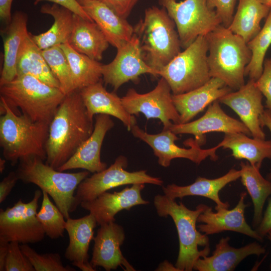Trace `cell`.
I'll list each match as a JSON object with an SVG mask.
<instances>
[{"mask_svg": "<svg viewBox=\"0 0 271 271\" xmlns=\"http://www.w3.org/2000/svg\"><path fill=\"white\" fill-rule=\"evenodd\" d=\"M255 82L249 79L238 90L226 94L218 101L235 112L253 138L265 140V134L259 121V117L264 110L262 104L263 95L256 86Z\"/></svg>", "mask_w": 271, "mask_h": 271, "instance_id": "cell-18", "label": "cell"}, {"mask_svg": "<svg viewBox=\"0 0 271 271\" xmlns=\"http://www.w3.org/2000/svg\"><path fill=\"white\" fill-rule=\"evenodd\" d=\"M127 165V158L121 155L108 168L84 179L77 187L74 196V211L82 202L93 200L117 187L137 183L163 185L164 182L160 178L148 175L146 170L126 171Z\"/></svg>", "mask_w": 271, "mask_h": 271, "instance_id": "cell-10", "label": "cell"}, {"mask_svg": "<svg viewBox=\"0 0 271 271\" xmlns=\"http://www.w3.org/2000/svg\"><path fill=\"white\" fill-rule=\"evenodd\" d=\"M169 129L176 134H193L195 137V142L200 147L205 144V135L208 132H237L251 136L248 128L242 121L224 112L218 100L210 104L205 114L200 118L185 123H173Z\"/></svg>", "mask_w": 271, "mask_h": 271, "instance_id": "cell-16", "label": "cell"}, {"mask_svg": "<svg viewBox=\"0 0 271 271\" xmlns=\"http://www.w3.org/2000/svg\"><path fill=\"white\" fill-rule=\"evenodd\" d=\"M269 230H271V198L268 201L264 215L256 230L262 238L266 235Z\"/></svg>", "mask_w": 271, "mask_h": 271, "instance_id": "cell-45", "label": "cell"}, {"mask_svg": "<svg viewBox=\"0 0 271 271\" xmlns=\"http://www.w3.org/2000/svg\"><path fill=\"white\" fill-rule=\"evenodd\" d=\"M111 8L119 16L126 19L139 0H98Z\"/></svg>", "mask_w": 271, "mask_h": 271, "instance_id": "cell-42", "label": "cell"}, {"mask_svg": "<svg viewBox=\"0 0 271 271\" xmlns=\"http://www.w3.org/2000/svg\"><path fill=\"white\" fill-rule=\"evenodd\" d=\"M0 113V146L5 159L12 166L30 156L46 161L49 124L17 113L1 96Z\"/></svg>", "mask_w": 271, "mask_h": 271, "instance_id": "cell-2", "label": "cell"}, {"mask_svg": "<svg viewBox=\"0 0 271 271\" xmlns=\"http://www.w3.org/2000/svg\"><path fill=\"white\" fill-rule=\"evenodd\" d=\"M42 202L37 218L49 238L63 237L66 223L65 217L57 206L52 202L47 192L42 191Z\"/></svg>", "mask_w": 271, "mask_h": 271, "instance_id": "cell-37", "label": "cell"}, {"mask_svg": "<svg viewBox=\"0 0 271 271\" xmlns=\"http://www.w3.org/2000/svg\"><path fill=\"white\" fill-rule=\"evenodd\" d=\"M60 46L69 62L76 90L101 80L102 64L78 52L68 42Z\"/></svg>", "mask_w": 271, "mask_h": 271, "instance_id": "cell-34", "label": "cell"}, {"mask_svg": "<svg viewBox=\"0 0 271 271\" xmlns=\"http://www.w3.org/2000/svg\"><path fill=\"white\" fill-rule=\"evenodd\" d=\"M205 36L211 77L220 79L232 90H238L245 84V69L252 56L247 43L222 24Z\"/></svg>", "mask_w": 271, "mask_h": 271, "instance_id": "cell-4", "label": "cell"}, {"mask_svg": "<svg viewBox=\"0 0 271 271\" xmlns=\"http://www.w3.org/2000/svg\"><path fill=\"white\" fill-rule=\"evenodd\" d=\"M145 187V184L137 183L120 191H106L93 200L82 202L80 205L94 216L99 226L115 222V216L119 211L149 204L141 195V191Z\"/></svg>", "mask_w": 271, "mask_h": 271, "instance_id": "cell-17", "label": "cell"}, {"mask_svg": "<svg viewBox=\"0 0 271 271\" xmlns=\"http://www.w3.org/2000/svg\"><path fill=\"white\" fill-rule=\"evenodd\" d=\"M42 53L63 92L67 95L76 90L69 62L60 46L43 50Z\"/></svg>", "mask_w": 271, "mask_h": 271, "instance_id": "cell-36", "label": "cell"}, {"mask_svg": "<svg viewBox=\"0 0 271 271\" xmlns=\"http://www.w3.org/2000/svg\"><path fill=\"white\" fill-rule=\"evenodd\" d=\"M75 50L100 61L109 42L97 25L74 14L72 32L68 41Z\"/></svg>", "mask_w": 271, "mask_h": 271, "instance_id": "cell-28", "label": "cell"}, {"mask_svg": "<svg viewBox=\"0 0 271 271\" xmlns=\"http://www.w3.org/2000/svg\"><path fill=\"white\" fill-rule=\"evenodd\" d=\"M131 132L133 136L148 144L153 149L154 155L158 158V163L164 167L170 165L171 161L176 158L187 159L197 165H199L207 158L216 161L218 157L217 145L209 149H202L192 139L187 140L185 145L190 148L185 149L177 146L175 142L179 140L177 134L170 129H163L158 134H150L140 128L137 124Z\"/></svg>", "mask_w": 271, "mask_h": 271, "instance_id": "cell-13", "label": "cell"}, {"mask_svg": "<svg viewBox=\"0 0 271 271\" xmlns=\"http://www.w3.org/2000/svg\"><path fill=\"white\" fill-rule=\"evenodd\" d=\"M13 0H0V18L2 22L8 24L11 19V7Z\"/></svg>", "mask_w": 271, "mask_h": 271, "instance_id": "cell-46", "label": "cell"}, {"mask_svg": "<svg viewBox=\"0 0 271 271\" xmlns=\"http://www.w3.org/2000/svg\"><path fill=\"white\" fill-rule=\"evenodd\" d=\"M97 225L91 213L78 219H66L65 230L69 236V244L64 256L72 264L83 271H94L89 261L88 250L94 238V229Z\"/></svg>", "mask_w": 271, "mask_h": 271, "instance_id": "cell-23", "label": "cell"}, {"mask_svg": "<svg viewBox=\"0 0 271 271\" xmlns=\"http://www.w3.org/2000/svg\"><path fill=\"white\" fill-rule=\"evenodd\" d=\"M246 195L245 192L241 193L237 204L231 210L220 208L214 212L211 207L206 206L197 219L198 222L204 223L197 226L198 230L206 235L219 233L226 230L232 231L261 241L263 238L247 223L244 217L245 209L248 206L244 203Z\"/></svg>", "mask_w": 271, "mask_h": 271, "instance_id": "cell-19", "label": "cell"}, {"mask_svg": "<svg viewBox=\"0 0 271 271\" xmlns=\"http://www.w3.org/2000/svg\"><path fill=\"white\" fill-rule=\"evenodd\" d=\"M267 236L268 237V238L269 239V240L271 241V230H269L267 234ZM269 268H270V269L271 270V263L270 264V266H269Z\"/></svg>", "mask_w": 271, "mask_h": 271, "instance_id": "cell-52", "label": "cell"}, {"mask_svg": "<svg viewBox=\"0 0 271 271\" xmlns=\"http://www.w3.org/2000/svg\"><path fill=\"white\" fill-rule=\"evenodd\" d=\"M43 1L50 2L57 4L68 9L74 14L81 17L83 19L93 21L85 12L77 0H35L34 4L37 5Z\"/></svg>", "mask_w": 271, "mask_h": 271, "instance_id": "cell-43", "label": "cell"}, {"mask_svg": "<svg viewBox=\"0 0 271 271\" xmlns=\"http://www.w3.org/2000/svg\"><path fill=\"white\" fill-rule=\"evenodd\" d=\"M174 22L181 48H186L200 36H206L222 21L206 0H159Z\"/></svg>", "mask_w": 271, "mask_h": 271, "instance_id": "cell-9", "label": "cell"}, {"mask_svg": "<svg viewBox=\"0 0 271 271\" xmlns=\"http://www.w3.org/2000/svg\"><path fill=\"white\" fill-rule=\"evenodd\" d=\"M16 172L24 183L34 184L47 192L66 219L74 212L75 190L90 173L87 170L76 173L58 171L37 156L21 159Z\"/></svg>", "mask_w": 271, "mask_h": 271, "instance_id": "cell-7", "label": "cell"}, {"mask_svg": "<svg viewBox=\"0 0 271 271\" xmlns=\"http://www.w3.org/2000/svg\"><path fill=\"white\" fill-rule=\"evenodd\" d=\"M17 71V75H30L50 86L61 89L60 83L51 71L42 50L34 42L30 33L20 49Z\"/></svg>", "mask_w": 271, "mask_h": 271, "instance_id": "cell-31", "label": "cell"}, {"mask_svg": "<svg viewBox=\"0 0 271 271\" xmlns=\"http://www.w3.org/2000/svg\"><path fill=\"white\" fill-rule=\"evenodd\" d=\"M94 129L79 90L65 95L49 124L45 163L55 169L67 162Z\"/></svg>", "mask_w": 271, "mask_h": 271, "instance_id": "cell-1", "label": "cell"}, {"mask_svg": "<svg viewBox=\"0 0 271 271\" xmlns=\"http://www.w3.org/2000/svg\"><path fill=\"white\" fill-rule=\"evenodd\" d=\"M114 125L108 115L98 114L95 116L94 129L90 136L80 146L75 153L57 170L65 171L82 169L95 173L107 168L101 161L100 151L106 133Z\"/></svg>", "mask_w": 271, "mask_h": 271, "instance_id": "cell-20", "label": "cell"}, {"mask_svg": "<svg viewBox=\"0 0 271 271\" xmlns=\"http://www.w3.org/2000/svg\"><path fill=\"white\" fill-rule=\"evenodd\" d=\"M77 1H78L79 0H77Z\"/></svg>", "mask_w": 271, "mask_h": 271, "instance_id": "cell-53", "label": "cell"}, {"mask_svg": "<svg viewBox=\"0 0 271 271\" xmlns=\"http://www.w3.org/2000/svg\"><path fill=\"white\" fill-rule=\"evenodd\" d=\"M242 132L224 133L223 140L218 145L220 148L229 149L236 159H245L260 169L263 160L271 159V141L250 139Z\"/></svg>", "mask_w": 271, "mask_h": 271, "instance_id": "cell-30", "label": "cell"}, {"mask_svg": "<svg viewBox=\"0 0 271 271\" xmlns=\"http://www.w3.org/2000/svg\"><path fill=\"white\" fill-rule=\"evenodd\" d=\"M247 45L251 52L252 56L245 68L244 75L255 81L262 74L265 54L271 45V9L263 27Z\"/></svg>", "mask_w": 271, "mask_h": 271, "instance_id": "cell-35", "label": "cell"}, {"mask_svg": "<svg viewBox=\"0 0 271 271\" xmlns=\"http://www.w3.org/2000/svg\"><path fill=\"white\" fill-rule=\"evenodd\" d=\"M22 252L29 259L35 271H74L69 265L64 266L58 253L40 254L27 244L20 245Z\"/></svg>", "mask_w": 271, "mask_h": 271, "instance_id": "cell-38", "label": "cell"}, {"mask_svg": "<svg viewBox=\"0 0 271 271\" xmlns=\"http://www.w3.org/2000/svg\"><path fill=\"white\" fill-rule=\"evenodd\" d=\"M240 166L241 183L249 194L254 206L253 226H257L262 218L264 203L271 195V182L262 176L259 169L249 163L241 162Z\"/></svg>", "mask_w": 271, "mask_h": 271, "instance_id": "cell-33", "label": "cell"}, {"mask_svg": "<svg viewBox=\"0 0 271 271\" xmlns=\"http://www.w3.org/2000/svg\"><path fill=\"white\" fill-rule=\"evenodd\" d=\"M240 177V171L231 169L225 175L218 178L209 179L198 177L191 184L183 186L169 184L163 187V191L165 195L174 200L189 196H201L213 200L216 204L215 210L228 208L229 204L221 201L219 193L228 183L236 181Z\"/></svg>", "mask_w": 271, "mask_h": 271, "instance_id": "cell-27", "label": "cell"}, {"mask_svg": "<svg viewBox=\"0 0 271 271\" xmlns=\"http://www.w3.org/2000/svg\"><path fill=\"white\" fill-rule=\"evenodd\" d=\"M232 91L221 79L211 77L202 86L188 92L172 94L174 104L180 116V123L189 122L205 108Z\"/></svg>", "mask_w": 271, "mask_h": 271, "instance_id": "cell-22", "label": "cell"}, {"mask_svg": "<svg viewBox=\"0 0 271 271\" xmlns=\"http://www.w3.org/2000/svg\"><path fill=\"white\" fill-rule=\"evenodd\" d=\"M117 50L114 59L102 66L103 80L114 90L129 81L139 82V76L143 74L158 76V73L144 60L140 39L134 33L131 39Z\"/></svg>", "mask_w": 271, "mask_h": 271, "instance_id": "cell-14", "label": "cell"}, {"mask_svg": "<svg viewBox=\"0 0 271 271\" xmlns=\"http://www.w3.org/2000/svg\"><path fill=\"white\" fill-rule=\"evenodd\" d=\"M255 84L266 98L265 107L271 110V58L264 59L262 74Z\"/></svg>", "mask_w": 271, "mask_h": 271, "instance_id": "cell-41", "label": "cell"}, {"mask_svg": "<svg viewBox=\"0 0 271 271\" xmlns=\"http://www.w3.org/2000/svg\"><path fill=\"white\" fill-rule=\"evenodd\" d=\"M7 160L6 159H0V173L2 174L5 169V164Z\"/></svg>", "mask_w": 271, "mask_h": 271, "instance_id": "cell-50", "label": "cell"}, {"mask_svg": "<svg viewBox=\"0 0 271 271\" xmlns=\"http://www.w3.org/2000/svg\"><path fill=\"white\" fill-rule=\"evenodd\" d=\"M78 2L112 46L117 49L131 39L134 33V27L107 5L98 0Z\"/></svg>", "mask_w": 271, "mask_h": 271, "instance_id": "cell-21", "label": "cell"}, {"mask_svg": "<svg viewBox=\"0 0 271 271\" xmlns=\"http://www.w3.org/2000/svg\"><path fill=\"white\" fill-rule=\"evenodd\" d=\"M176 25L166 10L156 6L145 10L144 19L134 27L145 62L158 74L181 52Z\"/></svg>", "mask_w": 271, "mask_h": 271, "instance_id": "cell-5", "label": "cell"}, {"mask_svg": "<svg viewBox=\"0 0 271 271\" xmlns=\"http://www.w3.org/2000/svg\"><path fill=\"white\" fill-rule=\"evenodd\" d=\"M154 205L161 217L170 216L178 232L179 250L175 266L179 271H191L196 261L208 256L210 251L207 235L197 230L196 222L206 205H198L196 209H189L182 202L166 195L158 194L154 198Z\"/></svg>", "mask_w": 271, "mask_h": 271, "instance_id": "cell-3", "label": "cell"}, {"mask_svg": "<svg viewBox=\"0 0 271 271\" xmlns=\"http://www.w3.org/2000/svg\"><path fill=\"white\" fill-rule=\"evenodd\" d=\"M156 270L158 271H179L176 266L172 264L168 260H165L162 262L156 268Z\"/></svg>", "mask_w": 271, "mask_h": 271, "instance_id": "cell-49", "label": "cell"}, {"mask_svg": "<svg viewBox=\"0 0 271 271\" xmlns=\"http://www.w3.org/2000/svg\"><path fill=\"white\" fill-rule=\"evenodd\" d=\"M208 52L206 36H200L159 72L173 94L193 90L210 79Z\"/></svg>", "mask_w": 271, "mask_h": 271, "instance_id": "cell-8", "label": "cell"}, {"mask_svg": "<svg viewBox=\"0 0 271 271\" xmlns=\"http://www.w3.org/2000/svg\"><path fill=\"white\" fill-rule=\"evenodd\" d=\"M19 180L16 171L10 172L0 183V203L3 202Z\"/></svg>", "mask_w": 271, "mask_h": 271, "instance_id": "cell-44", "label": "cell"}, {"mask_svg": "<svg viewBox=\"0 0 271 271\" xmlns=\"http://www.w3.org/2000/svg\"><path fill=\"white\" fill-rule=\"evenodd\" d=\"M79 91L90 118L98 114L112 116L119 119L129 131L137 124L135 116L126 110L121 98L107 91L101 80Z\"/></svg>", "mask_w": 271, "mask_h": 271, "instance_id": "cell-24", "label": "cell"}, {"mask_svg": "<svg viewBox=\"0 0 271 271\" xmlns=\"http://www.w3.org/2000/svg\"><path fill=\"white\" fill-rule=\"evenodd\" d=\"M10 243V242H9ZM9 243L0 241V270H5Z\"/></svg>", "mask_w": 271, "mask_h": 271, "instance_id": "cell-48", "label": "cell"}, {"mask_svg": "<svg viewBox=\"0 0 271 271\" xmlns=\"http://www.w3.org/2000/svg\"><path fill=\"white\" fill-rule=\"evenodd\" d=\"M229 237H222L215 246L210 256L199 258L193 269L198 271H232L245 257L251 254H264L265 249L257 242H252L240 248L229 244Z\"/></svg>", "mask_w": 271, "mask_h": 271, "instance_id": "cell-26", "label": "cell"}, {"mask_svg": "<svg viewBox=\"0 0 271 271\" xmlns=\"http://www.w3.org/2000/svg\"><path fill=\"white\" fill-rule=\"evenodd\" d=\"M259 121L261 128L266 126L271 132V110H264L259 117ZM267 178L271 181V172L267 176Z\"/></svg>", "mask_w": 271, "mask_h": 271, "instance_id": "cell-47", "label": "cell"}, {"mask_svg": "<svg viewBox=\"0 0 271 271\" xmlns=\"http://www.w3.org/2000/svg\"><path fill=\"white\" fill-rule=\"evenodd\" d=\"M271 8L258 0H238L236 13L228 29L247 43L260 31V22Z\"/></svg>", "mask_w": 271, "mask_h": 271, "instance_id": "cell-32", "label": "cell"}, {"mask_svg": "<svg viewBox=\"0 0 271 271\" xmlns=\"http://www.w3.org/2000/svg\"><path fill=\"white\" fill-rule=\"evenodd\" d=\"M40 12L52 16L54 23L51 27L44 33L36 35L30 33L36 45L43 50L68 42L73 28L74 13L56 4L42 5Z\"/></svg>", "mask_w": 271, "mask_h": 271, "instance_id": "cell-29", "label": "cell"}, {"mask_svg": "<svg viewBox=\"0 0 271 271\" xmlns=\"http://www.w3.org/2000/svg\"><path fill=\"white\" fill-rule=\"evenodd\" d=\"M208 6L215 10L222 21V25L228 27L233 16L236 0H206Z\"/></svg>", "mask_w": 271, "mask_h": 271, "instance_id": "cell-40", "label": "cell"}, {"mask_svg": "<svg viewBox=\"0 0 271 271\" xmlns=\"http://www.w3.org/2000/svg\"><path fill=\"white\" fill-rule=\"evenodd\" d=\"M40 190L34 193L32 200L24 203L20 199L11 207L0 209V241L34 243L41 241L45 231L37 218Z\"/></svg>", "mask_w": 271, "mask_h": 271, "instance_id": "cell-11", "label": "cell"}, {"mask_svg": "<svg viewBox=\"0 0 271 271\" xmlns=\"http://www.w3.org/2000/svg\"><path fill=\"white\" fill-rule=\"evenodd\" d=\"M261 4L271 8V0H258Z\"/></svg>", "mask_w": 271, "mask_h": 271, "instance_id": "cell-51", "label": "cell"}, {"mask_svg": "<svg viewBox=\"0 0 271 271\" xmlns=\"http://www.w3.org/2000/svg\"><path fill=\"white\" fill-rule=\"evenodd\" d=\"M28 17L21 11L16 12L10 22L2 31L4 61L1 73L0 86L14 80L17 76V61L20 49L29 33L27 30Z\"/></svg>", "mask_w": 271, "mask_h": 271, "instance_id": "cell-25", "label": "cell"}, {"mask_svg": "<svg viewBox=\"0 0 271 271\" xmlns=\"http://www.w3.org/2000/svg\"><path fill=\"white\" fill-rule=\"evenodd\" d=\"M125 239L122 226L111 222L100 226L94 237V246L90 264L96 269L103 267L106 271L120 266L125 271H134V268L123 255L120 246Z\"/></svg>", "mask_w": 271, "mask_h": 271, "instance_id": "cell-15", "label": "cell"}, {"mask_svg": "<svg viewBox=\"0 0 271 271\" xmlns=\"http://www.w3.org/2000/svg\"><path fill=\"white\" fill-rule=\"evenodd\" d=\"M0 93L13 110L19 108L32 120L49 124L66 95L30 75H17L0 86Z\"/></svg>", "mask_w": 271, "mask_h": 271, "instance_id": "cell-6", "label": "cell"}, {"mask_svg": "<svg viewBox=\"0 0 271 271\" xmlns=\"http://www.w3.org/2000/svg\"><path fill=\"white\" fill-rule=\"evenodd\" d=\"M171 89L163 78L159 80L156 86L146 93H139L134 89H129L121 98L126 110L131 115L143 113L147 119H159L163 129L170 128L173 123H180V116L173 102Z\"/></svg>", "mask_w": 271, "mask_h": 271, "instance_id": "cell-12", "label": "cell"}, {"mask_svg": "<svg viewBox=\"0 0 271 271\" xmlns=\"http://www.w3.org/2000/svg\"><path fill=\"white\" fill-rule=\"evenodd\" d=\"M5 271H35L32 263L21 250L19 243H9Z\"/></svg>", "mask_w": 271, "mask_h": 271, "instance_id": "cell-39", "label": "cell"}]
</instances>
